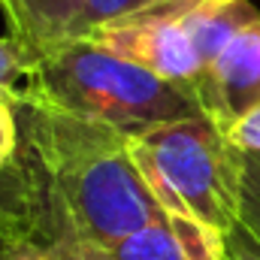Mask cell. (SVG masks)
Wrapping results in <instances>:
<instances>
[{
    "instance_id": "obj_1",
    "label": "cell",
    "mask_w": 260,
    "mask_h": 260,
    "mask_svg": "<svg viewBox=\"0 0 260 260\" xmlns=\"http://www.w3.org/2000/svg\"><path fill=\"white\" fill-rule=\"evenodd\" d=\"M12 160L40 245L76 257L167 221L130 157L127 133L46 103L18 106Z\"/></svg>"
},
{
    "instance_id": "obj_2",
    "label": "cell",
    "mask_w": 260,
    "mask_h": 260,
    "mask_svg": "<svg viewBox=\"0 0 260 260\" xmlns=\"http://www.w3.org/2000/svg\"><path fill=\"white\" fill-rule=\"evenodd\" d=\"M127 145L167 218L206 224L230 239L239 221L242 148L209 115L154 124L127 136Z\"/></svg>"
},
{
    "instance_id": "obj_3",
    "label": "cell",
    "mask_w": 260,
    "mask_h": 260,
    "mask_svg": "<svg viewBox=\"0 0 260 260\" xmlns=\"http://www.w3.org/2000/svg\"><path fill=\"white\" fill-rule=\"evenodd\" d=\"M34 103L109 124L127 136L164 121L200 115V106L182 88L82 37L40 55Z\"/></svg>"
},
{
    "instance_id": "obj_4",
    "label": "cell",
    "mask_w": 260,
    "mask_h": 260,
    "mask_svg": "<svg viewBox=\"0 0 260 260\" xmlns=\"http://www.w3.org/2000/svg\"><path fill=\"white\" fill-rule=\"evenodd\" d=\"M197 3L200 0H154L91 27L82 40L160 76L197 103L206 76L194 40Z\"/></svg>"
},
{
    "instance_id": "obj_5",
    "label": "cell",
    "mask_w": 260,
    "mask_h": 260,
    "mask_svg": "<svg viewBox=\"0 0 260 260\" xmlns=\"http://www.w3.org/2000/svg\"><path fill=\"white\" fill-rule=\"evenodd\" d=\"M197 103L224 133L260 106V18L242 27L215 58Z\"/></svg>"
},
{
    "instance_id": "obj_6",
    "label": "cell",
    "mask_w": 260,
    "mask_h": 260,
    "mask_svg": "<svg viewBox=\"0 0 260 260\" xmlns=\"http://www.w3.org/2000/svg\"><path fill=\"white\" fill-rule=\"evenodd\" d=\"M0 9L9 37L37 55L82 37L85 0H0Z\"/></svg>"
},
{
    "instance_id": "obj_7",
    "label": "cell",
    "mask_w": 260,
    "mask_h": 260,
    "mask_svg": "<svg viewBox=\"0 0 260 260\" xmlns=\"http://www.w3.org/2000/svg\"><path fill=\"white\" fill-rule=\"evenodd\" d=\"M76 260H191V254L167 218L130 233L112 245L79 251Z\"/></svg>"
},
{
    "instance_id": "obj_8",
    "label": "cell",
    "mask_w": 260,
    "mask_h": 260,
    "mask_svg": "<svg viewBox=\"0 0 260 260\" xmlns=\"http://www.w3.org/2000/svg\"><path fill=\"white\" fill-rule=\"evenodd\" d=\"M230 260H260V151H242L239 221L227 239Z\"/></svg>"
},
{
    "instance_id": "obj_9",
    "label": "cell",
    "mask_w": 260,
    "mask_h": 260,
    "mask_svg": "<svg viewBox=\"0 0 260 260\" xmlns=\"http://www.w3.org/2000/svg\"><path fill=\"white\" fill-rule=\"evenodd\" d=\"M27 245H40V239H37V230L30 221L21 179H18L15 167L9 164L6 173H0V254L27 248Z\"/></svg>"
},
{
    "instance_id": "obj_10",
    "label": "cell",
    "mask_w": 260,
    "mask_h": 260,
    "mask_svg": "<svg viewBox=\"0 0 260 260\" xmlns=\"http://www.w3.org/2000/svg\"><path fill=\"white\" fill-rule=\"evenodd\" d=\"M37 70L40 55L21 46L15 37H0V91H6L18 106L34 103L37 97Z\"/></svg>"
},
{
    "instance_id": "obj_11",
    "label": "cell",
    "mask_w": 260,
    "mask_h": 260,
    "mask_svg": "<svg viewBox=\"0 0 260 260\" xmlns=\"http://www.w3.org/2000/svg\"><path fill=\"white\" fill-rule=\"evenodd\" d=\"M18 142H21L18 103H15L6 91H0V173H6V167L15 160Z\"/></svg>"
},
{
    "instance_id": "obj_12",
    "label": "cell",
    "mask_w": 260,
    "mask_h": 260,
    "mask_svg": "<svg viewBox=\"0 0 260 260\" xmlns=\"http://www.w3.org/2000/svg\"><path fill=\"white\" fill-rule=\"evenodd\" d=\"M145 3H154V0H85V15H82V37L103 24V21H112V18H121L133 9L145 6Z\"/></svg>"
},
{
    "instance_id": "obj_13",
    "label": "cell",
    "mask_w": 260,
    "mask_h": 260,
    "mask_svg": "<svg viewBox=\"0 0 260 260\" xmlns=\"http://www.w3.org/2000/svg\"><path fill=\"white\" fill-rule=\"evenodd\" d=\"M227 136L242 151H260V106H254L248 115H242L233 127L227 130Z\"/></svg>"
},
{
    "instance_id": "obj_14",
    "label": "cell",
    "mask_w": 260,
    "mask_h": 260,
    "mask_svg": "<svg viewBox=\"0 0 260 260\" xmlns=\"http://www.w3.org/2000/svg\"><path fill=\"white\" fill-rule=\"evenodd\" d=\"M0 260H76V257H70V254H64V251H55V248L27 245V248H15V251L0 254Z\"/></svg>"
}]
</instances>
